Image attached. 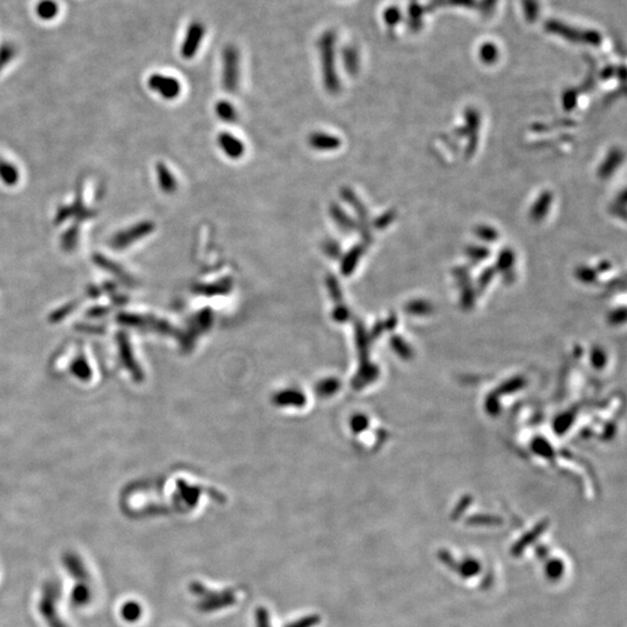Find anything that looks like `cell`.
Masks as SVG:
<instances>
[{
	"instance_id": "cell-1",
	"label": "cell",
	"mask_w": 627,
	"mask_h": 627,
	"mask_svg": "<svg viewBox=\"0 0 627 627\" xmlns=\"http://www.w3.org/2000/svg\"><path fill=\"white\" fill-rule=\"evenodd\" d=\"M150 85L153 90L158 92L165 99H174L179 95V83L170 77L155 76L150 79Z\"/></svg>"
},
{
	"instance_id": "cell-2",
	"label": "cell",
	"mask_w": 627,
	"mask_h": 627,
	"mask_svg": "<svg viewBox=\"0 0 627 627\" xmlns=\"http://www.w3.org/2000/svg\"><path fill=\"white\" fill-rule=\"evenodd\" d=\"M217 142L223 153L232 160H237L244 154L245 148L242 141L230 133H221Z\"/></svg>"
},
{
	"instance_id": "cell-3",
	"label": "cell",
	"mask_w": 627,
	"mask_h": 627,
	"mask_svg": "<svg viewBox=\"0 0 627 627\" xmlns=\"http://www.w3.org/2000/svg\"><path fill=\"white\" fill-rule=\"evenodd\" d=\"M309 144L315 150L333 151L340 147V140L327 133H314L309 138Z\"/></svg>"
},
{
	"instance_id": "cell-4",
	"label": "cell",
	"mask_w": 627,
	"mask_h": 627,
	"mask_svg": "<svg viewBox=\"0 0 627 627\" xmlns=\"http://www.w3.org/2000/svg\"><path fill=\"white\" fill-rule=\"evenodd\" d=\"M551 203H552V194L549 192L542 193L539 198L535 203V205H533L532 208H531V212H530L531 219L533 221H536V222L542 221L547 215Z\"/></svg>"
},
{
	"instance_id": "cell-5",
	"label": "cell",
	"mask_w": 627,
	"mask_h": 627,
	"mask_svg": "<svg viewBox=\"0 0 627 627\" xmlns=\"http://www.w3.org/2000/svg\"><path fill=\"white\" fill-rule=\"evenodd\" d=\"M621 160H623V151L621 149H612L610 151V154L607 157V160H604V163L602 164L601 169H599V177L602 178H608L611 174H614V170L617 169L619 165H621Z\"/></svg>"
},
{
	"instance_id": "cell-6",
	"label": "cell",
	"mask_w": 627,
	"mask_h": 627,
	"mask_svg": "<svg viewBox=\"0 0 627 627\" xmlns=\"http://www.w3.org/2000/svg\"><path fill=\"white\" fill-rule=\"evenodd\" d=\"M158 179H160V186L165 192L172 193L177 189V180L174 174H171L169 169L160 165L158 167Z\"/></svg>"
},
{
	"instance_id": "cell-7",
	"label": "cell",
	"mask_w": 627,
	"mask_h": 627,
	"mask_svg": "<svg viewBox=\"0 0 627 627\" xmlns=\"http://www.w3.org/2000/svg\"><path fill=\"white\" fill-rule=\"evenodd\" d=\"M331 215H333L335 222L344 232H352L353 229H354V222L350 219L349 216L340 207L333 206V209H331Z\"/></svg>"
},
{
	"instance_id": "cell-8",
	"label": "cell",
	"mask_w": 627,
	"mask_h": 627,
	"mask_svg": "<svg viewBox=\"0 0 627 627\" xmlns=\"http://www.w3.org/2000/svg\"><path fill=\"white\" fill-rule=\"evenodd\" d=\"M216 114L219 115V118L223 121L234 122L237 118V112L230 102H220L216 104Z\"/></svg>"
},
{
	"instance_id": "cell-9",
	"label": "cell",
	"mask_w": 627,
	"mask_h": 627,
	"mask_svg": "<svg viewBox=\"0 0 627 627\" xmlns=\"http://www.w3.org/2000/svg\"><path fill=\"white\" fill-rule=\"evenodd\" d=\"M364 253V248L362 245H356L354 248L350 250L347 257L344 258L343 270L345 272L352 271L353 268L356 266L357 261H359L360 257Z\"/></svg>"
},
{
	"instance_id": "cell-10",
	"label": "cell",
	"mask_w": 627,
	"mask_h": 627,
	"mask_svg": "<svg viewBox=\"0 0 627 627\" xmlns=\"http://www.w3.org/2000/svg\"><path fill=\"white\" fill-rule=\"evenodd\" d=\"M475 234L484 242H494L498 239V232L489 226H479L475 228Z\"/></svg>"
},
{
	"instance_id": "cell-11",
	"label": "cell",
	"mask_w": 627,
	"mask_h": 627,
	"mask_svg": "<svg viewBox=\"0 0 627 627\" xmlns=\"http://www.w3.org/2000/svg\"><path fill=\"white\" fill-rule=\"evenodd\" d=\"M490 251L487 248H482V246H477V245H472L470 248L467 249V256L470 258L475 259V261H484V259L489 257Z\"/></svg>"
},
{
	"instance_id": "cell-12",
	"label": "cell",
	"mask_w": 627,
	"mask_h": 627,
	"mask_svg": "<svg viewBox=\"0 0 627 627\" xmlns=\"http://www.w3.org/2000/svg\"><path fill=\"white\" fill-rule=\"evenodd\" d=\"M513 261H515L513 252L510 249H506L501 252L500 257H498V268L506 270V268H511Z\"/></svg>"
},
{
	"instance_id": "cell-13",
	"label": "cell",
	"mask_w": 627,
	"mask_h": 627,
	"mask_svg": "<svg viewBox=\"0 0 627 627\" xmlns=\"http://www.w3.org/2000/svg\"><path fill=\"white\" fill-rule=\"evenodd\" d=\"M466 122H467V129L470 131H475L477 128H479V124H480V119L477 117V112L473 111V109H468L466 112Z\"/></svg>"
},
{
	"instance_id": "cell-14",
	"label": "cell",
	"mask_w": 627,
	"mask_h": 627,
	"mask_svg": "<svg viewBox=\"0 0 627 627\" xmlns=\"http://www.w3.org/2000/svg\"><path fill=\"white\" fill-rule=\"evenodd\" d=\"M393 220H394V212H389L387 213V214H383V215L378 220V222H376V225H378L379 228H383V227H386L387 225L392 222Z\"/></svg>"
},
{
	"instance_id": "cell-15",
	"label": "cell",
	"mask_w": 627,
	"mask_h": 627,
	"mask_svg": "<svg viewBox=\"0 0 627 627\" xmlns=\"http://www.w3.org/2000/svg\"><path fill=\"white\" fill-rule=\"evenodd\" d=\"M566 98H568V100H563L566 111H573L576 104V95L569 93L568 95H566Z\"/></svg>"
}]
</instances>
